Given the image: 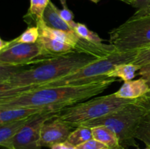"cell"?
I'll return each mask as SVG.
<instances>
[{
    "label": "cell",
    "instance_id": "83f0119b",
    "mask_svg": "<svg viewBox=\"0 0 150 149\" xmlns=\"http://www.w3.org/2000/svg\"><path fill=\"white\" fill-rule=\"evenodd\" d=\"M51 149H76V147L69 143L67 141H66L64 143L55 145L52 148H51Z\"/></svg>",
    "mask_w": 150,
    "mask_h": 149
},
{
    "label": "cell",
    "instance_id": "8fae6325",
    "mask_svg": "<svg viewBox=\"0 0 150 149\" xmlns=\"http://www.w3.org/2000/svg\"><path fill=\"white\" fill-rule=\"evenodd\" d=\"M52 110H59L51 107H43V108H31V107H19V108H7L1 109L0 108V125L16 121L33 116L40 112H45Z\"/></svg>",
    "mask_w": 150,
    "mask_h": 149
},
{
    "label": "cell",
    "instance_id": "ac0fdd59",
    "mask_svg": "<svg viewBox=\"0 0 150 149\" xmlns=\"http://www.w3.org/2000/svg\"><path fill=\"white\" fill-rule=\"evenodd\" d=\"M92 139H93L92 128L86 127H78L70 133L67 141L76 147Z\"/></svg>",
    "mask_w": 150,
    "mask_h": 149
},
{
    "label": "cell",
    "instance_id": "5b68a950",
    "mask_svg": "<svg viewBox=\"0 0 150 149\" xmlns=\"http://www.w3.org/2000/svg\"><path fill=\"white\" fill-rule=\"evenodd\" d=\"M137 99H121L111 93L64 108L59 118L76 128L81 123L109 115Z\"/></svg>",
    "mask_w": 150,
    "mask_h": 149
},
{
    "label": "cell",
    "instance_id": "8992f818",
    "mask_svg": "<svg viewBox=\"0 0 150 149\" xmlns=\"http://www.w3.org/2000/svg\"><path fill=\"white\" fill-rule=\"evenodd\" d=\"M109 44L118 52L136 51L150 44V15L131 17L109 32Z\"/></svg>",
    "mask_w": 150,
    "mask_h": 149
},
{
    "label": "cell",
    "instance_id": "3957f363",
    "mask_svg": "<svg viewBox=\"0 0 150 149\" xmlns=\"http://www.w3.org/2000/svg\"><path fill=\"white\" fill-rule=\"evenodd\" d=\"M136 51L127 52L115 51L106 58L99 59L85 66L78 71L62 77L54 81L34 88L31 91H37L46 88L59 86H76L88 84L93 82L100 81L109 78L108 72L116 66L125 63H130L134 58Z\"/></svg>",
    "mask_w": 150,
    "mask_h": 149
},
{
    "label": "cell",
    "instance_id": "484cf974",
    "mask_svg": "<svg viewBox=\"0 0 150 149\" xmlns=\"http://www.w3.org/2000/svg\"><path fill=\"white\" fill-rule=\"evenodd\" d=\"M137 10H143L150 7V0H133L132 5Z\"/></svg>",
    "mask_w": 150,
    "mask_h": 149
},
{
    "label": "cell",
    "instance_id": "5bb4252c",
    "mask_svg": "<svg viewBox=\"0 0 150 149\" xmlns=\"http://www.w3.org/2000/svg\"><path fill=\"white\" fill-rule=\"evenodd\" d=\"M42 21L47 26L65 32H72L74 29L67 23L59 13V9L55 4L50 1L42 15Z\"/></svg>",
    "mask_w": 150,
    "mask_h": 149
},
{
    "label": "cell",
    "instance_id": "277c9868",
    "mask_svg": "<svg viewBox=\"0 0 150 149\" xmlns=\"http://www.w3.org/2000/svg\"><path fill=\"white\" fill-rule=\"evenodd\" d=\"M146 112V110L139 103L137 99L109 115L81 123L78 127L92 128L104 126L116 133L120 145L124 148L127 146L139 148L136 142V132L139 122Z\"/></svg>",
    "mask_w": 150,
    "mask_h": 149
},
{
    "label": "cell",
    "instance_id": "836d02e7",
    "mask_svg": "<svg viewBox=\"0 0 150 149\" xmlns=\"http://www.w3.org/2000/svg\"><path fill=\"white\" fill-rule=\"evenodd\" d=\"M146 94H149L150 95V90H149V91L148 92V93H146Z\"/></svg>",
    "mask_w": 150,
    "mask_h": 149
},
{
    "label": "cell",
    "instance_id": "1f68e13d",
    "mask_svg": "<svg viewBox=\"0 0 150 149\" xmlns=\"http://www.w3.org/2000/svg\"><path fill=\"white\" fill-rule=\"evenodd\" d=\"M89 1H92V2H94V3H95V4H97V3L99 2L100 0H89Z\"/></svg>",
    "mask_w": 150,
    "mask_h": 149
},
{
    "label": "cell",
    "instance_id": "d6986e66",
    "mask_svg": "<svg viewBox=\"0 0 150 149\" xmlns=\"http://www.w3.org/2000/svg\"><path fill=\"white\" fill-rule=\"evenodd\" d=\"M136 139L143 142L150 149V110H146L138 126Z\"/></svg>",
    "mask_w": 150,
    "mask_h": 149
},
{
    "label": "cell",
    "instance_id": "30bf717a",
    "mask_svg": "<svg viewBox=\"0 0 150 149\" xmlns=\"http://www.w3.org/2000/svg\"><path fill=\"white\" fill-rule=\"evenodd\" d=\"M37 42L42 48V55L45 59H49L76 52L71 45L46 37L40 36Z\"/></svg>",
    "mask_w": 150,
    "mask_h": 149
},
{
    "label": "cell",
    "instance_id": "9c48e42d",
    "mask_svg": "<svg viewBox=\"0 0 150 149\" xmlns=\"http://www.w3.org/2000/svg\"><path fill=\"white\" fill-rule=\"evenodd\" d=\"M75 129L71 124L62 120L59 116L52 118L45 122L41 129L39 146L51 148L55 145L64 143Z\"/></svg>",
    "mask_w": 150,
    "mask_h": 149
},
{
    "label": "cell",
    "instance_id": "f546056e",
    "mask_svg": "<svg viewBox=\"0 0 150 149\" xmlns=\"http://www.w3.org/2000/svg\"><path fill=\"white\" fill-rule=\"evenodd\" d=\"M119 1H123V2L126 3L127 4H130V5H132V4L133 2V0H119Z\"/></svg>",
    "mask_w": 150,
    "mask_h": 149
},
{
    "label": "cell",
    "instance_id": "52a82bcc",
    "mask_svg": "<svg viewBox=\"0 0 150 149\" xmlns=\"http://www.w3.org/2000/svg\"><path fill=\"white\" fill-rule=\"evenodd\" d=\"M62 110H52L32 116L29 123L10 141L5 149H42L38 143L42 126L49 120L59 116Z\"/></svg>",
    "mask_w": 150,
    "mask_h": 149
},
{
    "label": "cell",
    "instance_id": "6da1fadb",
    "mask_svg": "<svg viewBox=\"0 0 150 149\" xmlns=\"http://www.w3.org/2000/svg\"><path fill=\"white\" fill-rule=\"evenodd\" d=\"M98 60L88 54L74 52L35 64L34 67L24 69L0 83V99L27 92L78 71Z\"/></svg>",
    "mask_w": 150,
    "mask_h": 149
},
{
    "label": "cell",
    "instance_id": "7402d4cb",
    "mask_svg": "<svg viewBox=\"0 0 150 149\" xmlns=\"http://www.w3.org/2000/svg\"><path fill=\"white\" fill-rule=\"evenodd\" d=\"M131 63L139 67L150 64V44L136 50V54Z\"/></svg>",
    "mask_w": 150,
    "mask_h": 149
},
{
    "label": "cell",
    "instance_id": "44dd1931",
    "mask_svg": "<svg viewBox=\"0 0 150 149\" xmlns=\"http://www.w3.org/2000/svg\"><path fill=\"white\" fill-rule=\"evenodd\" d=\"M74 31L80 37L89 42L100 44L103 43L104 41V39H102L98 34L91 31L86 25L81 23H76Z\"/></svg>",
    "mask_w": 150,
    "mask_h": 149
},
{
    "label": "cell",
    "instance_id": "d6a6232c",
    "mask_svg": "<svg viewBox=\"0 0 150 149\" xmlns=\"http://www.w3.org/2000/svg\"><path fill=\"white\" fill-rule=\"evenodd\" d=\"M136 149H140V148H136ZM145 149H149V148H147V147H146V148H145Z\"/></svg>",
    "mask_w": 150,
    "mask_h": 149
},
{
    "label": "cell",
    "instance_id": "ffe728a7",
    "mask_svg": "<svg viewBox=\"0 0 150 149\" xmlns=\"http://www.w3.org/2000/svg\"><path fill=\"white\" fill-rule=\"evenodd\" d=\"M39 37L40 32L38 26H29L21 34L9 41L8 46L17 43H35Z\"/></svg>",
    "mask_w": 150,
    "mask_h": 149
},
{
    "label": "cell",
    "instance_id": "e0dca14e",
    "mask_svg": "<svg viewBox=\"0 0 150 149\" xmlns=\"http://www.w3.org/2000/svg\"><path fill=\"white\" fill-rule=\"evenodd\" d=\"M141 67L133 64V63H125L116 66L110 72L108 76L109 77L120 78L125 81L132 80L138 75V72L140 70Z\"/></svg>",
    "mask_w": 150,
    "mask_h": 149
},
{
    "label": "cell",
    "instance_id": "4dcf8cb0",
    "mask_svg": "<svg viewBox=\"0 0 150 149\" xmlns=\"http://www.w3.org/2000/svg\"><path fill=\"white\" fill-rule=\"evenodd\" d=\"M108 149H125V148H124L122 145H120V146H117V147L111 148H108Z\"/></svg>",
    "mask_w": 150,
    "mask_h": 149
},
{
    "label": "cell",
    "instance_id": "7a4b0ae2",
    "mask_svg": "<svg viewBox=\"0 0 150 149\" xmlns=\"http://www.w3.org/2000/svg\"><path fill=\"white\" fill-rule=\"evenodd\" d=\"M115 77L76 86H59L25 92L0 99V108L51 107L59 110L76 105L98 96L117 81Z\"/></svg>",
    "mask_w": 150,
    "mask_h": 149
},
{
    "label": "cell",
    "instance_id": "9a60e30c",
    "mask_svg": "<svg viewBox=\"0 0 150 149\" xmlns=\"http://www.w3.org/2000/svg\"><path fill=\"white\" fill-rule=\"evenodd\" d=\"M51 0H30V5L24 20L29 26H36L38 22L42 19V15Z\"/></svg>",
    "mask_w": 150,
    "mask_h": 149
},
{
    "label": "cell",
    "instance_id": "f1b7e54d",
    "mask_svg": "<svg viewBox=\"0 0 150 149\" xmlns=\"http://www.w3.org/2000/svg\"><path fill=\"white\" fill-rule=\"evenodd\" d=\"M147 15H150V7H148L147 9H145V10H137L133 14V17H140V16Z\"/></svg>",
    "mask_w": 150,
    "mask_h": 149
},
{
    "label": "cell",
    "instance_id": "4fadbf2b",
    "mask_svg": "<svg viewBox=\"0 0 150 149\" xmlns=\"http://www.w3.org/2000/svg\"><path fill=\"white\" fill-rule=\"evenodd\" d=\"M34 116V115H33ZM32 116L16 120L0 125V145L5 148L21 130L29 123Z\"/></svg>",
    "mask_w": 150,
    "mask_h": 149
},
{
    "label": "cell",
    "instance_id": "7c38bea8",
    "mask_svg": "<svg viewBox=\"0 0 150 149\" xmlns=\"http://www.w3.org/2000/svg\"><path fill=\"white\" fill-rule=\"evenodd\" d=\"M150 88L144 79L142 77L137 80L125 81L117 91L116 96L125 99H137L145 96L149 91Z\"/></svg>",
    "mask_w": 150,
    "mask_h": 149
},
{
    "label": "cell",
    "instance_id": "4316f807",
    "mask_svg": "<svg viewBox=\"0 0 150 149\" xmlns=\"http://www.w3.org/2000/svg\"><path fill=\"white\" fill-rule=\"evenodd\" d=\"M138 102L142 105L146 110H150V95L146 94L145 96L138 99Z\"/></svg>",
    "mask_w": 150,
    "mask_h": 149
},
{
    "label": "cell",
    "instance_id": "ba28073f",
    "mask_svg": "<svg viewBox=\"0 0 150 149\" xmlns=\"http://www.w3.org/2000/svg\"><path fill=\"white\" fill-rule=\"evenodd\" d=\"M42 50L38 42L35 43H17L0 51V64L26 66L45 61Z\"/></svg>",
    "mask_w": 150,
    "mask_h": 149
},
{
    "label": "cell",
    "instance_id": "603a6c76",
    "mask_svg": "<svg viewBox=\"0 0 150 149\" xmlns=\"http://www.w3.org/2000/svg\"><path fill=\"white\" fill-rule=\"evenodd\" d=\"M59 1L63 7L62 10L59 9V13L60 16L62 18L63 20H65L74 29L76 22L74 21V15H73V12L67 7V0H59Z\"/></svg>",
    "mask_w": 150,
    "mask_h": 149
},
{
    "label": "cell",
    "instance_id": "d4e9b609",
    "mask_svg": "<svg viewBox=\"0 0 150 149\" xmlns=\"http://www.w3.org/2000/svg\"><path fill=\"white\" fill-rule=\"evenodd\" d=\"M138 75L144 79L150 88V64L142 66L138 72Z\"/></svg>",
    "mask_w": 150,
    "mask_h": 149
},
{
    "label": "cell",
    "instance_id": "e575fe53",
    "mask_svg": "<svg viewBox=\"0 0 150 149\" xmlns=\"http://www.w3.org/2000/svg\"><path fill=\"white\" fill-rule=\"evenodd\" d=\"M2 149H5V148H2Z\"/></svg>",
    "mask_w": 150,
    "mask_h": 149
},
{
    "label": "cell",
    "instance_id": "2e32d148",
    "mask_svg": "<svg viewBox=\"0 0 150 149\" xmlns=\"http://www.w3.org/2000/svg\"><path fill=\"white\" fill-rule=\"evenodd\" d=\"M93 139L103 143L109 148L120 145L118 137L113 130L104 126L92 127Z\"/></svg>",
    "mask_w": 150,
    "mask_h": 149
},
{
    "label": "cell",
    "instance_id": "cb8c5ba5",
    "mask_svg": "<svg viewBox=\"0 0 150 149\" xmlns=\"http://www.w3.org/2000/svg\"><path fill=\"white\" fill-rule=\"evenodd\" d=\"M109 148L103 143L92 139L79 145L76 146V149H108Z\"/></svg>",
    "mask_w": 150,
    "mask_h": 149
}]
</instances>
